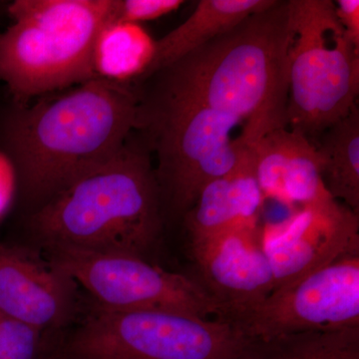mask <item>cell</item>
Masks as SVG:
<instances>
[{"instance_id": "cell-1", "label": "cell", "mask_w": 359, "mask_h": 359, "mask_svg": "<svg viewBox=\"0 0 359 359\" xmlns=\"http://www.w3.org/2000/svg\"><path fill=\"white\" fill-rule=\"evenodd\" d=\"M289 0L245 18L176 62L134 81L152 95L197 104L243 123L250 146L287 128Z\"/></svg>"}, {"instance_id": "cell-2", "label": "cell", "mask_w": 359, "mask_h": 359, "mask_svg": "<svg viewBox=\"0 0 359 359\" xmlns=\"http://www.w3.org/2000/svg\"><path fill=\"white\" fill-rule=\"evenodd\" d=\"M136 116L132 85L99 77L18 106L7 122L6 139L26 197L39 207L109 162L134 133Z\"/></svg>"}, {"instance_id": "cell-3", "label": "cell", "mask_w": 359, "mask_h": 359, "mask_svg": "<svg viewBox=\"0 0 359 359\" xmlns=\"http://www.w3.org/2000/svg\"><path fill=\"white\" fill-rule=\"evenodd\" d=\"M163 223L152 155L134 132L112 160L37 207L29 228L48 252L146 257L159 241Z\"/></svg>"}, {"instance_id": "cell-4", "label": "cell", "mask_w": 359, "mask_h": 359, "mask_svg": "<svg viewBox=\"0 0 359 359\" xmlns=\"http://www.w3.org/2000/svg\"><path fill=\"white\" fill-rule=\"evenodd\" d=\"M116 0H16L0 34V81L18 106L96 78L93 51Z\"/></svg>"}, {"instance_id": "cell-5", "label": "cell", "mask_w": 359, "mask_h": 359, "mask_svg": "<svg viewBox=\"0 0 359 359\" xmlns=\"http://www.w3.org/2000/svg\"><path fill=\"white\" fill-rule=\"evenodd\" d=\"M135 132L157 159L163 211L185 217L205 186L240 166L252 152L231 132L237 120L197 105L135 90Z\"/></svg>"}, {"instance_id": "cell-6", "label": "cell", "mask_w": 359, "mask_h": 359, "mask_svg": "<svg viewBox=\"0 0 359 359\" xmlns=\"http://www.w3.org/2000/svg\"><path fill=\"white\" fill-rule=\"evenodd\" d=\"M289 6L287 128L314 144L358 107L359 46L337 20L334 1L289 0Z\"/></svg>"}, {"instance_id": "cell-7", "label": "cell", "mask_w": 359, "mask_h": 359, "mask_svg": "<svg viewBox=\"0 0 359 359\" xmlns=\"http://www.w3.org/2000/svg\"><path fill=\"white\" fill-rule=\"evenodd\" d=\"M237 334L228 321L167 311L92 309L56 359H231Z\"/></svg>"}, {"instance_id": "cell-8", "label": "cell", "mask_w": 359, "mask_h": 359, "mask_svg": "<svg viewBox=\"0 0 359 359\" xmlns=\"http://www.w3.org/2000/svg\"><path fill=\"white\" fill-rule=\"evenodd\" d=\"M53 263L83 287L94 306L112 311H167L209 320L223 309L201 280L135 255L53 250Z\"/></svg>"}, {"instance_id": "cell-9", "label": "cell", "mask_w": 359, "mask_h": 359, "mask_svg": "<svg viewBox=\"0 0 359 359\" xmlns=\"http://www.w3.org/2000/svg\"><path fill=\"white\" fill-rule=\"evenodd\" d=\"M223 320L249 337L358 328L359 255L342 257Z\"/></svg>"}, {"instance_id": "cell-10", "label": "cell", "mask_w": 359, "mask_h": 359, "mask_svg": "<svg viewBox=\"0 0 359 359\" xmlns=\"http://www.w3.org/2000/svg\"><path fill=\"white\" fill-rule=\"evenodd\" d=\"M358 215L330 198L262 226V245L275 280L273 292L342 257L359 255Z\"/></svg>"}, {"instance_id": "cell-11", "label": "cell", "mask_w": 359, "mask_h": 359, "mask_svg": "<svg viewBox=\"0 0 359 359\" xmlns=\"http://www.w3.org/2000/svg\"><path fill=\"white\" fill-rule=\"evenodd\" d=\"M78 285L55 263L32 250L0 244V313L41 332L69 323Z\"/></svg>"}, {"instance_id": "cell-12", "label": "cell", "mask_w": 359, "mask_h": 359, "mask_svg": "<svg viewBox=\"0 0 359 359\" xmlns=\"http://www.w3.org/2000/svg\"><path fill=\"white\" fill-rule=\"evenodd\" d=\"M191 250L201 282L223 309L222 318L256 306L273 292L275 280L259 224L226 231Z\"/></svg>"}, {"instance_id": "cell-13", "label": "cell", "mask_w": 359, "mask_h": 359, "mask_svg": "<svg viewBox=\"0 0 359 359\" xmlns=\"http://www.w3.org/2000/svg\"><path fill=\"white\" fill-rule=\"evenodd\" d=\"M250 147L264 199L275 200L294 211L332 198L321 179L316 145L304 135L289 128L275 130Z\"/></svg>"}, {"instance_id": "cell-14", "label": "cell", "mask_w": 359, "mask_h": 359, "mask_svg": "<svg viewBox=\"0 0 359 359\" xmlns=\"http://www.w3.org/2000/svg\"><path fill=\"white\" fill-rule=\"evenodd\" d=\"M264 201L252 150L240 166L205 186L184 217L191 248L226 231L259 224Z\"/></svg>"}, {"instance_id": "cell-15", "label": "cell", "mask_w": 359, "mask_h": 359, "mask_svg": "<svg viewBox=\"0 0 359 359\" xmlns=\"http://www.w3.org/2000/svg\"><path fill=\"white\" fill-rule=\"evenodd\" d=\"M275 2L276 0H201L182 25L156 40L154 58L140 78L176 62Z\"/></svg>"}, {"instance_id": "cell-16", "label": "cell", "mask_w": 359, "mask_h": 359, "mask_svg": "<svg viewBox=\"0 0 359 359\" xmlns=\"http://www.w3.org/2000/svg\"><path fill=\"white\" fill-rule=\"evenodd\" d=\"M231 359H359V327L273 337L237 334Z\"/></svg>"}, {"instance_id": "cell-17", "label": "cell", "mask_w": 359, "mask_h": 359, "mask_svg": "<svg viewBox=\"0 0 359 359\" xmlns=\"http://www.w3.org/2000/svg\"><path fill=\"white\" fill-rule=\"evenodd\" d=\"M328 194L359 214V109L330 126L316 143Z\"/></svg>"}, {"instance_id": "cell-18", "label": "cell", "mask_w": 359, "mask_h": 359, "mask_svg": "<svg viewBox=\"0 0 359 359\" xmlns=\"http://www.w3.org/2000/svg\"><path fill=\"white\" fill-rule=\"evenodd\" d=\"M155 50L156 40L141 25L112 21L104 26L94 45L96 76L131 83L145 74Z\"/></svg>"}, {"instance_id": "cell-19", "label": "cell", "mask_w": 359, "mask_h": 359, "mask_svg": "<svg viewBox=\"0 0 359 359\" xmlns=\"http://www.w3.org/2000/svg\"><path fill=\"white\" fill-rule=\"evenodd\" d=\"M52 347L44 332L0 313V359H45Z\"/></svg>"}, {"instance_id": "cell-20", "label": "cell", "mask_w": 359, "mask_h": 359, "mask_svg": "<svg viewBox=\"0 0 359 359\" xmlns=\"http://www.w3.org/2000/svg\"><path fill=\"white\" fill-rule=\"evenodd\" d=\"M184 4L182 0H116L115 21L140 25L172 13Z\"/></svg>"}, {"instance_id": "cell-21", "label": "cell", "mask_w": 359, "mask_h": 359, "mask_svg": "<svg viewBox=\"0 0 359 359\" xmlns=\"http://www.w3.org/2000/svg\"><path fill=\"white\" fill-rule=\"evenodd\" d=\"M18 178L13 160L6 153L0 152V219L13 202Z\"/></svg>"}, {"instance_id": "cell-22", "label": "cell", "mask_w": 359, "mask_h": 359, "mask_svg": "<svg viewBox=\"0 0 359 359\" xmlns=\"http://www.w3.org/2000/svg\"><path fill=\"white\" fill-rule=\"evenodd\" d=\"M335 13L347 36L359 46V0L334 2Z\"/></svg>"}, {"instance_id": "cell-23", "label": "cell", "mask_w": 359, "mask_h": 359, "mask_svg": "<svg viewBox=\"0 0 359 359\" xmlns=\"http://www.w3.org/2000/svg\"><path fill=\"white\" fill-rule=\"evenodd\" d=\"M45 359H55V358H54L53 356H52V355H50V354H49V355L47 356V358Z\"/></svg>"}]
</instances>
